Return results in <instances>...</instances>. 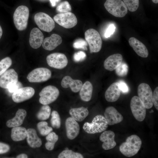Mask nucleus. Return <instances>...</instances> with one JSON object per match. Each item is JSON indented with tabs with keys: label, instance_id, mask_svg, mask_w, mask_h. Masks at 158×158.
<instances>
[{
	"label": "nucleus",
	"instance_id": "f257e3e1",
	"mask_svg": "<svg viewBox=\"0 0 158 158\" xmlns=\"http://www.w3.org/2000/svg\"><path fill=\"white\" fill-rule=\"evenodd\" d=\"M142 144L140 138L136 135H133L128 137L126 141L121 145L119 150L125 156L132 157L138 153Z\"/></svg>",
	"mask_w": 158,
	"mask_h": 158
},
{
	"label": "nucleus",
	"instance_id": "f03ea898",
	"mask_svg": "<svg viewBox=\"0 0 158 158\" xmlns=\"http://www.w3.org/2000/svg\"><path fill=\"white\" fill-rule=\"evenodd\" d=\"M29 15L28 8L26 6L21 5L18 7L13 15L14 25L19 31L25 30L27 27Z\"/></svg>",
	"mask_w": 158,
	"mask_h": 158
},
{
	"label": "nucleus",
	"instance_id": "7ed1b4c3",
	"mask_svg": "<svg viewBox=\"0 0 158 158\" xmlns=\"http://www.w3.org/2000/svg\"><path fill=\"white\" fill-rule=\"evenodd\" d=\"M108 127L104 117L101 115H97L93 118L91 123L85 122L83 128L87 133L93 134L105 131Z\"/></svg>",
	"mask_w": 158,
	"mask_h": 158
},
{
	"label": "nucleus",
	"instance_id": "20e7f679",
	"mask_svg": "<svg viewBox=\"0 0 158 158\" xmlns=\"http://www.w3.org/2000/svg\"><path fill=\"white\" fill-rule=\"evenodd\" d=\"M104 5L110 14L117 17H123L128 12V9L121 0H106Z\"/></svg>",
	"mask_w": 158,
	"mask_h": 158
},
{
	"label": "nucleus",
	"instance_id": "39448f33",
	"mask_svg": "<svg viewBox=\"0 0 158 158\" xmlns=\"http://www.w3.org/2000/svg\"><path fill=\"white\" fill-rule=\"evenodd\" d=\"M85 38L88 44L90 53H97L101 49L102 40L98 32L95 29L87 30L85 33Z\"/></svg>",
	"mask_w": 158,
	"mask_h": 158
},
{
	"label": "nucleus",
	"instance_id": "423d86ee",
	"mask_svg": "<svg viewBox=\"0 0 158 158\" xmlns=\"http://www.w3.org/2000/svg\"><path fill=\"white\" fill-rule=\"evenodd\" d=\"M59 94V91L56 87L51 85L47 86L40 92L39 101L43 105H48L55 101Z\"/></svg>",
	"mask_w": 158,
	"mask_h": 158
},
{
	"label": "nucleus",
	"instance_id": "0eeeda50",
	"mask_svg": "<svg viewBox=\"0 0 158 158\" xmlns=\"http://www.w3.org/2000/svg\"><path fill=\"white\" fill-rule=\"evenodd\" d=\"M34 19L40 29L45 32H50L55 27L54 20L45 13L39 12L36 13L34 16Z\"/></svg>",
	"mask_w": 158,
	"mask_h": 158
},
{
	"label": "nucleus",
	"instance_id": "6e6552de",
	"mask_svg": "<svg viewBox=\"0 0 158 158\" xmlns=\"http://www.w3.org/2000/svg\"><path fill=\"white\" fill-rule=\"evenodd\" d=\"M130 107L135 118L140 122L143 121L146 115V107L138 96H135L131 99Z\"/></svg>",
	"mask_w": 158,
	"mask_h": 158
},
{
	"label": "nucleus",
	"instance_id": "1a4fd4ad",
	"mask_svg": "<svg viewBox=\"0 0 158 158\" xmlns=\"http://www.w3.org/2000/svg\"><path fill=\"white\" fill-rule=\"evenodd\" d=\"M138 94L146 109H150L153 107V93L149 85L145 83L139 84L138 88Z\"/></svg>",
	"mask_w": 158,
	"mask_h": 158
},
{
	"label": "nucleus",
	"instance_id": "9d476101",
	"mask_svg": "<svg viewBox=\"0 0 158 158\" xmlns=\"http://www.w3.org/2000/svg\"><path fill=\"white\" fill-rule=\"evenodd\" d=\"M51 75V72L49 69L39 68L31 71L28 75L27 78L30 83H41L48 80Z\"/></svg>",
	"mask_w": 158,
	"mask_h": 158
},
{
	"label": "nucleus",
	"instance_id": "9b49d317",
	"mask_svg": "<svg viewBox=\"0 0 158 158\" xmlns=\"http://www.w3.org/2000/svg\"><path fill=\"white\" fill-rule=\"evenodd\" d=\"M54 20L59 25L66 28H73L77 23L75 16L71 12L58 13L54 16Z\"/></svg>",
	"mask_w": 158,
	"mask_h": 158
},
{
	"label": "nucleus",
	"instance_id": "f8f14e48",
	"mask_svg": "<svg viewBox=\"0 0 158 158\" xmlns=\"http://www.w3.org/2000/svg\"><path fill=\"white\" fill-rule=\"evenodd\" d=\"M46 61L49 66L58 69L64 68L68 63L66 56L60 53H54L49 55L47 57Z\"/></svg>",
	"mask_w": 158,
	"mask_h": 158
},
{
	"label": "nucleus",
	"instance_id": "ddd939ff",
	"mask_svg": "<svg viewBox=\"0 0 158 158\" xmlns=\"http://www.w3.org/2000/svg\"><path fill=\"white\" fill-rule=\"evenodd\" d=\"M35 93L34 89L30 87H22L13 93L12 97L15 102L18 103L29 99Z\"/></svg>",
	"mask_w": 158,
	"mask_h": 158
},
{
	"label": "nucleus",
	"instance_id": "4468645a",
	"mask_svg": "<svg viewBox=\"0 0 158 158\" xmlns=\"http://www.w3.org/2000/svg\"><path fill=\"white\" fill-rule=\"evenodd\" d=\"M17 73L13 69L6 71L0 77V87L8 89L12 84L17 83L18 81Z\"/></svg>",
	"mask_w": 158,
	"mask_h": 158
},
{
	"label": "nucleus",
	"instance_id": "2eb2a0df",
	"mask_svg": "<svg viewBox=\"0 0 158 158\" xmlns=\"http://www.w3.org/2000/svg\"><path fill=\"white\" fill-rule=\"evenodd\" d=\"M104 116L107 124L110 125L120 123L123 119L122 115L112 106H109L106 108Z\"/></svg>",
	"mask_w": 158,
	"mask_h": 158
},
{
	"label": "nucleus",
	"instance_id": "dca6fc26",
	"mask_svg": "<svg viewBox=\"0 0 158 158\" xmlns=\"http://www.w3.org/2000/svg\"><path fill=\"white\" fill-rule=\"evenodd\" d=\"M115 134L114 132L111 130L104 131L100 135L99 140L103 142L102 146L105 150H108L113 148L116 145L115 141Z\"/></svg>",
	"mask_w": 158,
	"mask_h": 158
},
{
	"label": "nucleus",
	"instance_id": "f3484780",
	"mask_svg": "<svg viewBox=\"0 0 158 158\" xmlns=\"http://www.w3.org/2000/svg\"><path fill=\"white\" fill-rule=\"evenodd\" d=\"M66 135L70 140L75 139L79 133L80 127L77 121L71 117L68 118L65 121Z\"/></svg>",
	"mask_w": 158,
	"mask_h": 158
},
{
	"label": "nucleus",
	"instance_id": "a211bd4d",
	"mask_svg": "<svg viewBox=\"0 0 158 158\" xmlns=\"http://www.w3.org/2000/svg\"><path fill=\"white\" fill-rule=\"evenodd\" d=\"M130 45L139 56L144 58L147 57L148 50L145 46L141 42L134 37H131L128 40Z\"/></svg>",
	"mask_w": 158,
	"mask_h": 158
},
{
	"label": "nucleus",
	"instance_id": "6ab92c4d",
	"mask_svg": "<svg viewBox=\"0 0 158 158\" xmlns=\"http://www.w3.org/2000/svg\"><path fill=\"white\" fill-rule=\"evenodd\" d=\"M44 36L42 32L38 28H35L31 31L29 39L30 46L34 49L39 48L42 44Z\"/></svg>",
	"mask_w": 158,
	"mask_h": 158
},
{
	"label": "nucleus",
	"instance_id": "aec40b11",
	"mask_svg": "<svg viewBox=\"0 0 158 158\" xmlns=\"http://www.w3.org/2000/svg\"><path fill=\"white\" fill-rule=\"evenodd\" d=\"M62 41V38L60 35L57 34H53L50 37L44 39L42 46L44 49L51 51L60 44Z\"/></svg>",
	"mask_w": 158,
	"mask_h": 158
},
{
	"label": "nucleus",
	"instance_id": "412c9836",
	"mask_svg": "<svg viewBox=\"0 0 158 158\" xmlns=\"http://www.w3.org/2000/svg\"><path fill=\"white\" fill-rule=\"evenodd\" d=\"M123 57L120 54H116L108 57L104 61V68L109 71L115 70L122 62Z\"/></svg>",
	"mask_w": 158,
	"mask_h": 158
},
{
	"label": "nucleus",
	"instance_id": "4be33fe9",
	"mask_svg": "<svg viewBox=\"0 0 158 158\" xmlns=\"http://www.w3.org/2000/svg\"><path fill=\"white\" fill-rule=\"evenodd\" d=\"M121 91L119 87L118 82L112 83L107 89L105 93L106 100L109 102H114L117 101L121 95Z\"/></svg>",
	"mask_w": 158,
	"mask_h": 158
},
{
	"label": "nucleus",
	"instance_id": "5701e85b",
	"mask_svg": "<svg viewBox=\"0 0 158 158\" xmlns=\"http://www.w3.org/2000/svg\"><path fill=\"white\" fill-rule=\"evenodd\" d=\"M82 82L79 80H73L69 76L64 77L62 79L61 85L64 88L70 87L71 91L74 92H79L82 85Z\"/></svg>",
	"mask_w": 158,
	"mask_h": 158
},
{
	"label": "nucleus",
	"instance_id": "b1692460",
	"mask_svg": "<svg viewBox=\"0 0 158 158\" xmlns=\"http://www.w3.org/2000/svg\"><path fill=\"white\" fill-rule=\"evenodd\" d=\"M27 112L25 109H18L15 117L7 121L6 123V126L9 128L20 126L23 124Z\"/></svg>",
	"mask_w": 158,
	"mask_h": 158
},
{
	"label": "nucleus",
	"instance_id": "393cba45",
	"mask_svg": "<svg viewBox=\"0 0 158 158\" xmlns=\"http://www.w3.org/2000/svg\"><path fill=\"white\" fill-rule=\"evenodd\" d=\"M27 131V141L28 145L32 148L40 147L42 145V141L38 137L36 130L30 128Z\"/></svg>",
	"mask_w": 158,
	"mask_h": 158
},
{
	"label": "nucleus",
	"instance_id": "a878e982",
	"mask_svg": "<svg viewBox=\"0 0 158 158\" xmlns=\"http://www.w3.org/2000/svg\"><path fill=\"white\" fill-rule=\"evenodd\" d=\"M93 90L92 84L89 81L85 82L83 84L79 91L81 99L85 102L90 101L92 97Z\"/></svg>",
	"mask_w": 158,
	"mask_h": 158
},
{
	"label": "nucleus",
	"instance_id": "bb28decb",
	"mask_svg": "<svg viewBox=\"0 0 158 158\" xmlns=\"http://www.w3.org/2000/svg\"><path fill=\"white\" fill-rule=\"evenodd\" d=\"M69 113L71 117L76 121L80 122L88 115L89 111L86 108L82 107L71 109Z\"/></svg>",
	"mask_w": 158,
	"mask_h": 158
},
{
	"label": "nucleus",
	"instance_id": "cd10ccee",
	"mask_svg": "<svg viewBox=\"0 0 158 158\" xmlns=\"http://www.w3.org/2000/svg\"><path fill=\"white\" fill-rule=\"evenodd\" d=\"M27 131L24 127L16 126L13 127L11 131V137L14 141L24 140L27 137Z\"/></svg>",
	"mask_w": 158,
	"mask_h": 158
},
{
	"label": "nucleus",
	"instance_id": "c85d7f7f",
	"mask_svg": "<svg viewBox=\"0 0 158 158\" xmlns=\"http://www.w3.org/2000/svg\"><path fill=\"white\" fill-rule=\"evenodd\" d=\"M58 136L54 132H51L46 138L47 142L45 144L46 149L49 151L52 150L54 148L56 142L58 140Z\"/></svg>",
	"mask_w": 158,
	"mask_h": 158
},
{
	"label": "nucleus",
	"instance_id": "c756f323",
	"mask_svg": "<svg viewBox=\"0 0 158 158\" xmlns=\"http://www.w3.org/2000/svg\"><path fill=\"white\" fill-rule=\"evenodd\" d=\"M37 114V117L39 120L42 121L47 119L49 117L51 109L48 105H43Z\"/></svg>",
	"mask_w": 158,
	"mask_h": 158
},
{
	"label": "nucleus",
	"instance_id": "7c9ffc66",
	"mask_svg": "<svg viewBox=\"0 0 158 158\" xmlns=\"http://www.w3.org/2000/svg\"><path fill=\"white\" fill-rule=\"evenodd\" d=\"M37 129L40 133L43 136L47 135L53 130L52 128L48 126V123L44 121L38 123L37 125Z\"/></svg>",
	"mask_w": 158,
	"mask_h": 158
},
{
	"label": "nucleus",
	"instance_id": "2f4dec72",
	"mask_svg": "<svg viewBox=\"0 0 158 158\" xmlns=\"http://www.w3.org/2000/svg\"><path fill=\"white\" fill-rule=\"evenodd\" d=\"M81 154L75 152L72 150H65L62 151L58 156V158H83Z\"/></svg>",
	"mask_w": 158,
	"mask_h": 158
},
{
	"label": "nucleus",
	"instance_id": "473e14b6",
	"mask_svg": "<svg viewBox=\"0 0 158 158\" xmlns=\"http://www.w3.org/2000/svg\"><path fill=\"white\" fill-rule=\"evenodd\" d=\"M51 116L50 123L51 126L56 129L59 128L61 126V122L58 113L56 111H54L51 113Z\"/></svg>",
	"mask_w": 158,
	"mask_h": 158
},
{
	"label": "nucleus",
	"instance_id": "72a5a7b5",
	"mask_svg": "<svg viewBox=\"0 0 158 158\" xmlns=\"http://www.w3.org/2000/svg\"><path fill=\"white\" fill-rule=\"evenodd\" d=\"M12 62L11 59L9 57H6L0 61V76L7 71Z\"/></svg>",
	"mask_w": 158,
	"mask_h": 158
},
{
	"label": "nucleus",
	"instance_id": "f704fd0d",
	"mask_svg": "<svg viewBox=\"0 0 158 158\" xmlns=\"http://www.w3.org/2000/svg\"><path fill=\"white\" fill-rule=\"evenodd\" d=\"M129 11L133 12L137 10L139 6V0H123Z\"/></svg>",
	"mask_w": 158,
	"mask_h": 158
},
{
	"label": "nucleus",
	"instance_id": "c9c22d12",
	"mask_svg": "<svg viewBox=\"0 0 158 158\" xmlns=\"http://www.w3.org/2000/svg\"><path fill=\"white\" fill-rule=\"evenodd\" d=\"M56 10L59 13L69 12L71 10V7L68 1H65L58 5L56 8Z\"/></svg>",
	"mask_w": 158,
	"mask_h": 158
},
{
	"label": "nucleus",
	"instance_id": "e433bc0d",
	"mask_svg": "<svg viewBox=\"0 0 158 158\" xmlns=\"http://www.w3.org/2000/svg\"><path fill=\"white\" fill-rule=\"evenodd\" d=\"M128 70V67L127 64L125 62H122L115 70L116 73L118 76L123 77L127 75Z\"/></svg>",
	"mask_w": 158,
	"mask_h": 158
},
{
	"label": "nucleus",
	"instance_id": "4c0bfd02",
	"mask_svg": "<svg viewBox=\"0 0 158 158\" xmlns=\"http://www.w3.org/2000/svg\"><path fill=\"white\" fill-rule=\"evenodd\" d=\"M87 42L83 39L76 40L73 44V47L76 49H82L84 50L87 49Z\"/></svg>",
	"mask_w": 158,
	"mask_h": 158
},
{
	"label": "nucleus",
	"instance_id": "58836bf2",
	"mask_svg": "<svg viewBox=\"0 0 158 158\" xmlns=\"http://www.w3.org/2000/svg\"><path fill=\"white\" fill-rule=\"evenodd\" d=\"M86 56V54L84 52L80 51L74 54L73 59L75 62H79L84 60Z\"/></svg>",
	"mask_w": 158,
	"mask_h": 158
},
{
	"label": "nucleus",
	"instance_id": "ea45409f",
	"mask_svg": "<svg viewBox=\"0 0 158 158\" xmlns=\"http://www.w3.org/2000/svg\"><path fill=\"white\" fill-rule=\"evenodd\" d=\"M23 87L21 82L18 81L17 83L10 86L8 89V91L11 93H13L18 89Z\"/></svg>",
	"mask_w": 158,
	"mask_h": 158
},
{
	"label": "nucleus",
	"instance_id": "a19ab883",
	"mask_svg": "<svg viewBox=\"0 0 158 158\" xmlns=\"http://www.w3.org/2000/svg\"><path fill=\"white\" fill-rule=\"evenodd\" d=\"M153 104L155 108L158 110V87H157L155 89L152 96Z\"/></svg>",
	"mask_w": 158,
	"mask_h": 158
},
{
	"label": "nucleus",
	"instance_id": "79ce46f5",
	"mask_svg": "<svg viewBox=\"0 0 158 158\" xmlns=\"http://www.w3.org/2000/svg\"><path fill=\"white\" fill-rule=\"evenodd\" d=\"M115 27L114 25L111 24L110 25L106 30L104 36L106 38L109 37L114 32Z\"/></svg>",
	"mask_w": 158,
	"mask_h": 158
},
{
	"label": "nucleus",
	"instance_id": "37998d69",
	"mask_svg": "<svg viewBox=\"0 0 158 158\" xmlns=\"http://www.w3.org/2000/svg\"><path fill=\"white\" fill-rule=\"evenodd\" d=\"M10 149L9 146L6 143L0 142V154L6 153Z\"/></svg>",
	"mask_w": 158,
	"mask_h": 158
},
{
	"label": "nucleus",
	"instance_id": "c03bdc74",
	"mask_svg": "<svg viewBox=\"0 0 158 158\" xmlns=\"http://www.w3.org/2000/svg\"><path fill=\"white\" fill-rule=\"evenodd\" d=\"M119 87L121 91L126 93L129 91L128 87L127 84L123 81H120L118 82Z\"/></svg>",
	"mask_w": 158,
	"mask_h": 158
},
{
	"label": "nucleus",
	"instance_id": "a18cd8bd",
	"mask_svg": "<svg viewBox=\"0 0 158 158\" xmlns=\"http://www.w3.org/2000/svg\"><path fill=\"white\" fill-rule=\"evenodd\" d=\"M60 0H49L51 6L52 7L55 6L57 3L59 2Z\"/></svg>",
	"mask_w": 158,
	"mask_h": 158
},
{
	"label": "nucleus",
	"instance_id": "49530a36",
	"mask_svg": "<svg viewBox=\"0 0 158 158\" xmlns=\"http://www.w3.org/2000/svg\"><path fill=\"white\" fill-rule=\"evenodd\" d=\"M18 158H27L28 157V156L25 154H22L18 155L16 157Z\"/></svg>",
	"mask_w": 158,
	"mask_h": 158
},
{
	"label": "nucleus",
	"instance_id": "de8ad7c7",
	"mask_svg": "<svg viewBox=\"0 0 158 158\" xmlns=\"http://www.w3.org/2000/svg\"><path fill=\"white\" fill-rule=\"evenodd\" d=\"M2 33H3L2 29L1 26L0 25V39L1 37V36L2 35Z\"/></svg>",
	"mask_w": 158,
	"mask_h": 158
},
{
	"label": "nucleus",
	"instance_id": "09e8293b",
	"mask_svg": "<svg viewBox=\"0 0 158 158\" xmlns=\"http://www.w3.org/2000/svg\"><path fill=\"white\" fill-rule=\"evenodd\" d=\"M152 1L154 3L157 4L158 3V0H152Z\"/></svg>",
	"mask_w": 158,
	"mask_h": 158
}]
</instances>
